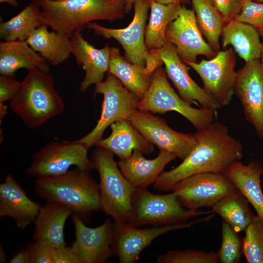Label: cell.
<instances>
[{
    "instance_id": "cell-1",
    "label": "cell",
    "mask_w": 263,
    "mask_h": 263,
    "mask_svg": "<svg viewBox=\"0 0 263 263\" xmlns=\"http://www.w3.org/2000/svg\"><path fill=\"white\" fill-rule=\"evenodd\" d=\"M194 134L197 142L192 150L177 167L163 171L153 184L154 188L171 190L178 182L194 174L223 173L232 163L243 157L241 142L231 136L219 121H213Z\"/></svg>"
},
{
    "instance_id": "cell-2",
    "label": "cell",
    "mask_w": 263,
    "mask_h": 263,
    "mask_svg": "<svg viewBox=\"0 0 263 263\" xmlns=\"http://www.w3.org/2000/svg\"><path fill=\"white\" fill-rule=\"evenodd\" d=\"M41 8L42 24L70 37L93 21L122 19L124 0H33Z\"/></svg>"
},
{
    "instance_id": "cell-3",
    "label": "cell",
    "mask_w": 263,
    "mask_h": 263,
    "mask_svg": "<svg viewBox=\"0 0 263 263\" xmlns=\"http://www.w3.org/2000/svg\"><path fill=\"white\" fill-rule=\"evenodd\" d=\"M89 172L76 168L58 176L37 178L35 192L46 202L67 207L85 222L101 210L99 186Z\"/></svg>"
},
{
    "instance_id": "cell-4",
    "label": "cell",
    "mask_w": 263,
    "mask_h": 263,
    "mask_svg": "<svg viewBox=\"0 0 263 263\" xmlns=\"http://www.w3.org/2000/svg\"><path fill=\"white\" fill-rule=\"evenodd\" d=\"M9 104L13 112L30 129L38 128L65 108L52 75L37 68L28 71Z\"/></svg>"
},
{
    "instance_id": "cell-5",
    "label": "cell",
    "mask_w": 263,
    "mask_h": 263,
    "mask_svg": "<svg viewBox=\"0 0 263 263\" xmlns=\"http://www.w3.org/2000/svg\"><path fill=\"white\" fill-rule=\"evenodd\" d=\"M113 156L112 152L99 147L92 154V161L99 176L101 209L113 222L130 224L136 189L123 175Z\"/></svg>"
},
{
    "instance_id": "cell-6",
    "label": "cell",
    "mask_w": 263,
    "mask_h": 263,
    "mask_svg": "<svg viewBox=\"0 0 263 263\" xmlns=\"http://www.w3.org/2000/svg\"><path fill=\"white\" fill-rule=\"evenodd\" d=\"M150 78V87L139 100L137 110L160 114L176 112L188 119L197 131L207 127L214 121L216 109L193 108L184 101L170 85L162 65L152 72Z\"/></svg>"
},
{
    "instance_id": "cell-7",
    "label": "cell",
    "mask_w": 263,
    "mask_h": 263,
    "mask_svg": "<svg viewBox=\"0 0 263 263\" xmlns=\"http://www.w3.org/2000/svg\"><path fill=\"white\" fill-rule=\"evenodd\" d=\"M150 4V0H136L133 5V19L126 28H109L94 22L89 23L86 27L92 29L96 35L118 41L124 50L126 59L132 63L145 66L151 75L163 63L155 55L149 53L145 46L146 23Z\"/></svg>"
},
{
    "instance_id": "cell-8",
    "label": "cell",
    "mask_w": 263,
    "mask_h": 263,
    "mask_svg": "<svg viewBox=\"0 0 263 263\" xmlns=\"http://www.w3.org/2000/svg\"><path fill=\"white\" fill-rule=\"evenodd\" d=\"M103 95L99 119L94 128L78 140L88 149L102 139L106 128L113 123L129 119L137 110L140 99L128 90L114 75L107 72L106 79L95 84L94 96Z\"/></svg>"
},
{
    "instance_id": "cell-9",
    "label": "cell",
    "mask_w": 263,
    "mask_h": 263,
    "mask_svg": "<svg viewBox=\"0 0 263 263\" xmlns=\"http://www.w3.org/2000/svg\"><path fill=\"white\" fill-rule=\"evenodd\" d=\"M212 213L211 210H193L184 207L172 192L157 194L146 189H136L130 224L136 227L147 225L164 226L185 222L192 217Z\"/></svg>"
},
{
    "instance_id": "cell-10",
    "label": "cell",
    "mask_w": 263,
    "mask_h": 263,
    "mask_svg": "<svg viewBox=\"0 0 263 263\" xmlns=\"http://www.w3.org/2000/svg\"><path fill=\"white\" fill-rule=\"evenodd\" d=\"M89 149L78 140L47 143L33 155L25 172L37 178L58 176L72 166L87 171L94 168Z\"/></svg>"
},
{
    "instance_id": "cell-11",
    "label": "cell",
    "mask_w": 263,
    "mask_h": 263,
    "mask_svg": "<svg viewBox=\"0 0 263 263\" xmlns=\"http://www.w3.org/2000/svg\"><path fill=\"white\" fill-rule=\"evenodd\" d=\"M201 77L203 89L214 102L217 109L228 105L234 94L237 76L235 70V52L230 47L219 51L209 60L186 63Z\"/></svg>"
},
{
    "instance_id": "cell-12",
    "label": "cell",
    "mask_w": 263,
    "mask_h": 263,
    "mask_svg": "<svg viewBox=\"0 0 263 263\" xmlns=\"http://www.w3.org/2000/svg\"><path fill=\"white\" fill-rule=\"evenodd\" d=\"M236 189L223 173L207 172L194 174L180 181L171 191L182 207L198 210L203 207H211Z\"/></svg>"
},
{
    "instance_id": "cell-13",
    "label": "cell",
    "mask_w": 263,
    "mask_h": 263,
    "mask_svg": "<svg viewBox=\"0 0 263 263\" xmlns=\"http://www.w3.org/2000/svg\"><path fill=\"white\" fill-rule=\"evenodd\" d=\"M214 214L190 222L164 226L139 228L127 223L113 222L114 235L113 252L120 263H133L137 260L143 250L157 237L171 231L186 228L202 222L210 220Z\"/></svg>"
},
{
    "instance_id": "cell-14",
    "label": "cell",
    "mask_w": 263,
    "mask_h": 263,
    "mask_svg": "<svg viewBox=\"0 0 263 263\" xmlns=\"http://www.w3.org/2000/svg\"><path fill=\"white\" fill-rule=\"evenodd\" d=\"M129 120L148 141L160 150L173 153L180 159L184 160L196 144L195 134L175 131L168 125L164 119L151 113L136 110Z\"/></svg>"
},
{
    "instance_id": "cell-15",
    "label": "cell",
    "mask_w": 263,
    "mask_h": 263,
    "mask_svg": "<svg viewBox=\"0 0 263 263\" xmlns=\"http://www.w3.org/2000/svg\"><path fill=\"white\" fill-rule=\"evenodd\" d=\"M165 37L167 42L175 46L185 63L197 62L198 56L211 58L216 54L204 39L194 10L185 5H181L178 17L168 25Z\"/></svg>"
},
{
    "instance_id": "cell-16",
    "label": "cell",
    "mask_w": 263,
    "mask_h": 263,
    "mask_svg": "<svg viewBox=\"0 0 263 263\" xmlns=\"http://www.w3.org/2000/svg\"><path fill=\"white\" fill-rule=\"evenodd\" d=\"M234 94L242 105L245 120L263 141V66L260 59L245 63L237 72Z\"/></svg>"
},
{
    "instance_id": "cell-17",
    "label": "cell",
    "mask_w": 263,
    "mask_h": 263,
    "mask_svg": "<svg viewBox=\"0 0 263 263\" xmlns=\"http://www.w3.org/2000/svg\"><path fill=\"white\" fill-rule=\"evenodd\" d=\"M75 240L71 247L81 263H104L113 254V223L107 219L100 225L91 228L75 214H72Z\"/></svg>"
},
{
    "instance_id": "cell-18",
    "label": "cell",
    "mask_w": 263,
    "mask_h": 263,
    "mask_svg": "<svg viewBox=\"0 0 263 263\" xmlns=\"http://www.w3.org/2000/svg\"><path fill=\"white\" fill-rule=\"evenodd\" d=\"M149 52L165 65L167 76L184 101L190 105L198 102L202 107L217 109L210 96L191 78L188 72L190 67L181 59L173 44L167 42L162 48Z\"/></svg>"
},
{
    "instance_id": "cell-19",
    "label": "cell",
    "mask_w": 263,
    "mask_h": 263,
    "mask_svg": "<svg viewBox=\"0 0 263 263\" xmlns=\"http://www.w3.org/2000/svg\"><path fill=\"white\" fill-rule=\"evenodd\" d=\"M69 48L77 64L85 71L79 87L81 92L103 81L110 60L111 47L108 44L102 49L96 48L84 39L81 31L76 30L70 38Z\"/></svg>"
},
{
    "instance_id": "cell-20",
    "label": "cell",
    "mask_w": 263,
    "mask_h": 263,
    "mask_svg": "<svg viewBox=\"0 0 263 263\" xmlns=\"http://www.w3.org/2000/svg\"><path fill=\"white\" fill-rule=\"evenodd\" d=\"M41 205L31 200L26 191L9 173L0 184V217H8L24 229L34 222Z\"/></svg>"
},
{
    "instance_id": "cell-21",
    "label": "cell",
    "mask_w": 263,
    "mask_h": 263,
    "mask_svg": "<svg viewBox=\"0 0 263 263\" xmlns=\"http://www.w3.org/2000/svg\"><path fill=\"white\" fill-rule=\"evenodd\" d=\"M139 150H134L126 159H119L118 166L124 177L137 189H146L157 180L165 167L176 156L164 150H160L158 156L147 159Z\"/></svg>"
},
{
    "instance_id": "cell-22",
    "label": "cell",
    "mask_w": 263,
    "mask_h": 263,
    "mask_svg": "<svg viewBox=\"0 0 263 263\" xmlns=\"http://www.w3.org/2000/svg\"><path fill=\"white\" fill-rule=\"evenodd\" d=\"M223 174L253 206L263 223V192L261 187L263 166L257 160H252L246 165L240 160L235 161Z\"/></svg>"
},
{
    "instance_id": "cell-23",
    "label": "cell",
    "mask_w": 263,
    "mask_h": 263,
    "mask_svg": "<svg viewBox=\"0 0 263 263\" xmlns=\"http://www.w3.org/2000/svg\"><path fill=\"white\" fill-rule=\"evenodd\" d=\"M72 211L63 205L47 202L41 206L34 221L32 238L54 248L66 246L64 236L66 221Z\"/></svg>"
},
{
    "instance_id": "cell-24",
    "label": "cell",
    "mask_w": 263,
    "mask_h": 263,
    "mask_svg": "<svg viewBox=\"0 0 263 263\" xmlns=\"http://www.w3.org/2000/svg\"><path fill=\"white\" fill-rule=\"evenodd\" d=\"M110 126L112 132L110 136L102 138L95 146L109 150L120 159L128 158L135 150L143 154H149L154 150L153 144L141 134L130 120H121Z\"/></svg>"
},
{
    "instance_id": "cell-25",
    "label": "cell",
    "mask_w": 263,
    "mask_h": 263,
    "mask_svg": "<svg viewBox=\"0 0 263 263\" xmlns=\"http://www.w3.org/2000/svg\"><path fill=\"white\" fill-rule=\"evenodd\" d=\"M22 68L28 71L37 68L46 73L50 70L48 62L26 41H0V75L14 77L15 73Z\"/></svg>"
},
{
    "instance_id": "cell-26",
    "label": "cell",
    "mask_w": 263,
    "mask_h": 263,
    "mask_svg": "<svg viewBox=\"0 0 263 263\" xmlns=\"http://www.w3.org/2000/svg\"><path fill=\"white\" fill-rule=\"evenodd\" d=\"M221 36L223 49L231 46L245 63L260 59L261 35L252 26L234 19L225 23Z\"/></svg>"
},
{
    "instance_id": "cell-27",
    "label": "cell",
    "mask_w": 263,
    "mask_h": 263,
    "mask_svg": "<svg viewBox=\"0 0 263 263\" xmlns=\"http://www.w3.org/2000/svg\"><path fill=\"white\" fill-rule=\"evenodd\" d=\"M70 38L55 31L49 32L48 26L42 24L30 34L26 41L51 65L56 66L65 61L71 54Z\"/></svg>"
},
{
    "instance_id": "cell-28",
    "label": "cell",
    "mask_w": 263,
    "mask_h": 263,
    "mask_svg": "<svg viewBox=\"0 0 263 263\" xmlns=\"http://www.w3.org/2000/svg\"><path fill=\"white\" fill-rule=\"evenodd\" d=\"M108 72L116 76L140 100L144 96L150 84L151 75L146 67L129 62L117 47H111Z\"/></svg>"
},
{
    "instance_id": "cell-29",
    "label": "cell",
    "mask_w": 263,
    "mask_h": 263,
    "mask_svg": "<svg viewBox=\"0 0 263 263\" xmlns=\"http://www.w3.org/2000/svg\"><path fill=\"white\" fill-rule=\"evenodd\" d=\"M181 7V3L163 4L150 0V14L145 34V46L149 52L167 43V27L178 17Z\"/></svg>"
},
{
    "instance_id": "cell-30",
    "label": "cell",
    "mask_w": 263,
    "mask_h": 263,
    "mask_svg": "<svg viewBox=\"0 0 263 263\" xmlns=\"http://www.w3.org/2000/svg\"><path fill=\"white\" fill-rule=\"evenodd\" d=\"M211 208L213 213L219 215L237 233L244 231L255 216L249 202L237 189Z\"/></svg>"
},
{
    "instance_id": "cell-31",
    "label": "cell",
    "mask_w": 263,
    "mask_h": 263,
    "mask_svg": "<svg viewBox=\"0 0 263 263\" xmlns=\"http://www.w3.org/2000/svg\"><path fill=\"white\" fill-rule=\"evenodd\" d=\"M40 7L34 2L8 21L0 23V38L4 41H26L42 24Z\"/></svg>"
},
{
    "instance_id": "cell-32",
    "label": "cell",
    "mask_w": 263,
    "mask_h": 263,
    "mask_svg": "<svg viewBox=\"0 0 263 263\" xmlns=\"http://www.w3.org/2000/svg\"><path fill=\"white\" fill-rule=\"evenodd\" d=\"M198 27L207 42L217 53L220 51L219 38L225 22L208 0H190Z\"/></svg>"
},
{
    "instance_id": "cell-33",
    "label": "cell",
    "mask_w": 263,
    "mask_h": 263,
    "mask_svg": "<svg viewBox=\"0 0 263 263\" xmlns=\"http://www.w3.org/2000/svg\"><path fill=\"white\" fill-rule=\"evenodd\" d=\"M244 231L242 254L248 263H263V223L255 216Z\"/></svg>"
},
{
    "instance_id": "cell-34",
    "label": "cell",
    "mask_w": 263,
    "mask_h": 263,
    "mask_svg": "<svg viewBox=\"0 0 263 263\" xmlns=\"http://www.w3.org/2000/svg\"><path fill=\"white\" fill-rule=\"evenodd\" d=\"M222 233L221 245L217 252L219 261L222 263L240 262L242 254L243 239L224 221L222 222Z\"/></svg>"
},
{
    "instance_id": "cell-35",
    "label": "cell",
    "mask_w": 263,
    "mask_h": 263,
    "mask_svg": "<svg viewBox=\"0 0 263 263\" xmlns=\"http://www.w3.org/2000/svg\"><path fill=\"white\" fill-rule=\"evenodd\" d=\"M157 263H217L219 261L217 252H204L188 249L169 250L156 256Z\"/></svg>"
},
{
    "instance_id": "cell-36",
    "label": "cell",
    "mask_w": 263,
    "mask_h": 263,
    "mask_svg": "<svg viewBox=\"0 0 263 263\" xmlns=\"http://www.w3.org/2000/svg\"><path fill=\"white\" fill-rule=\"evenodd\" d=\"M235 19L249 24L259 32L263 30V2L243 0L240 13Z\"/></svg>"
},
{
    "instance_id": "cell-37",
    "label": "cell",
    "mask_w": 263,
    "mask_h": 263,
    "mask_svg": "<svg viewBox=\"0 0 263 263\" xmlns=\"http://www.w3.org/2000/svg\"><path fill=\"white\" fill-rule=\"evenodd\" d=\"M14 77L1 75L0 76V122L8 113L7 106L4 102L12 99L17 94L20 83Z\"/></svg>"
},
{
    "instance_id": "cell-38",
    "label": "cell",
    "mask_w": 263,
    "mask_h": 263,
    "mask_svg": "<svg viewBox=\"0 0 263 263\" xmlns=\"http://www.w3.org/2000/svg\"><path fill=\"white\" fill-rule=\"evenodd\" d=\"M222 16L225 23L240 13L243 0H208Z\"/></svg>"
},
{
    "instance_id": "cell-39",
    "label": "cell",
    "mask_w": 263,
    "mask_h": 263,
    "mask_svg": "<svg viewBox=\"0 0 263 263\" xmlns=\"http://www.w3.org/2000/svg\"><path fill=\"white\" fill-rule=\"evenodd\" d=\"M26 245L30 253V263H53L54 247L36 241L30 242Z\"/></svg>"
},
{
    "instance_id": "cell-40",
    "label": "cell",
    "mask_w": 263,
    "mask_h": 263,
    "mask_svg": "<svg viewBox=\"0 0 263 263\" xmlns=\"http://www.w3.org/2000/svg\"><path fill=\"white\" fill-rule=\"evenodd\" d=\"M53 263H81L80 259L71 246L55 248L53 252Z\"/></svg>"
},
{
    "instance_id": "cell-41",
    "label": "cell",
    "mask_w": 263,
    "mask_h": 263,
    "mask_svg": "<svg viewBox=\"0 0 263 263\" xmlns=\"http://www.w3.org/2000/svg\"><path fill=\"white\" fill-rule=\"evenodd\" d=\"M31 256L29 250L26 245L21 246L11 258L10 263H30Z\"/></svg>"
},
{
    "instance_id": "cell-42",
    "label": "cell",
    "mask_w": 263,
    "mask_h": 263,
    "mask_svg": "<svg viewBox=\"0 0 263 263\" xmlns=\"http://www.w3.org/2000/svg\"><path fill=\"white\" fill-rule=\"evenodd\" d=\"M155 2L163 4H170L174 3H181L187 0H154Z\"/></svg>"
},
{
    "instance_id": "cell-43",
    "label": "cell",
    "mask_w": 263,
    "mask_h": 263,
    "mask_svg": "<svg viewBox=\"0 0 263 263\" xmlns=\"http://www.w3.org/2000/svg\"><path fill=\"white\" fill-rule=\"evenodd\" d=\"M125 3L126 14L130 12L134 2L136 0H124Z\"/></svg>"
},
{
    "instance_id": "cell-44",
    "label": "cell",
    "mask_w": 263,
    "mask_h": 263,
    "mask_svg": "<svg viewBox=\"0 0 263 263\" xmlns=\"http://www.w3.org/2000/svg\"><path fill=\"white\" fill-rule=\"evenodd\" d=\"M6 261V256L3 248L0 246V262L4 263Z\"/></svg>"
},
{
    "instance_id": "cell-45",
    "label": "cell",
    "mask_w": 263,
    "mask_h": 263,
    "mask_svg": "<svg viewBox=\"0 0 263 263\" xmlns=\"http://www.w3.org/2000/svg\"><path fill=\"white\" fill-rule=\"evenodd\" d=\"M0 2L7 3L13 7H16L18 5L17 0H0Z\"/></svg>"
},
{
    "instance_id": "cell-46",
    "label": "cell",
    "mask_w": 263,
    "mask_h": 263,
    "mask_svg": "<svg viewBox=\"0 0 263 263\" xmlns=\"http://www.w3.org/2000/svg\"><path fill=\"white\" fill-rule=\"evenodd\" d=\"M259 32L260 33L261 36L263 38V41L262 42V54H261V56L260 58V61L263 66V30L260 31Z\"/></svg>"
},
{
    "instance_id": "cell-47",
    "label": "cell",
    "mask_w": 263,
    "mask_h": 263,
    "mask_svg": "<svg viewBox=\"0 0 263 263\" xmlns=\"http://www.w3.org/2000/svg\"><path fill=\"white\" fill-rule=\"evenodd\" d=\"M255 1L258 2H263V0H255Z\"/></svg>"
}]
</instances>
